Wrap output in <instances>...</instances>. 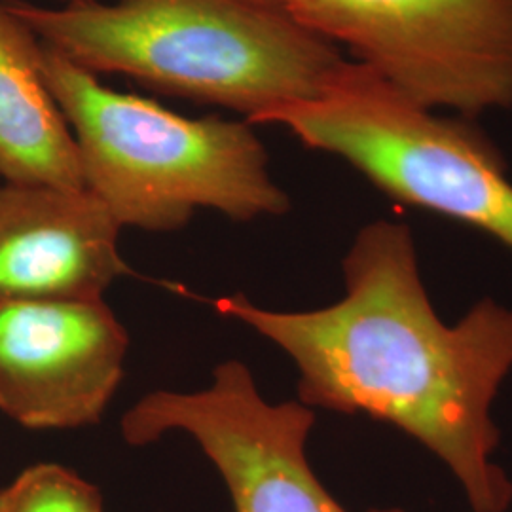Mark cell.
Masks as SVG:
<instances>
[{"label": "cell", "instance_id": "obj_6", "mask_svg": "<svg viewBox=\"0 0 512 512\" xmlns=\"http://www.w3.org/2000/svg\"><path fill=\"white\" fill-rule=\"evenodd\" d=\"M315 410L268 403L249 366L224 361L202 391H154L122 418L129 446L186 433L217 467L236 512H348L321 484L306 456ZM370 512H404L374 509Z\"/></svg>", "mask_w": 512, "mask_h": 512}, {"label": "cell", "instance_id": "obj_8", "mask_svg": "<svg viewBox=\"0 0 512 512\" xmlns=\"http://www.w3.org/2000/svg\"><path fill=\"white\" fill-rule=\"evenodd\" d=\"M120 230L86 188L0 184V302L103 298L131 274Z\"/></svg>", "mask_w": 512, "mask_h": 512}, {"label": "cell", "instance_id": "obj_9", "mask_svg": "<svg viewBox=\"0 0 512 512\" xmlns=\"http://www.w3.org/2000/svg\"><path fill=\"white\" fill-rule=\"evenodd\" d=\"M0 177L86 188L73 131L40 67V40L0 0Z\"/></svg>", "mask_w": 512, "mask_h": 512}, {"label": "cell", "instance_id": "obj_2", "mask_svg": "<svg viewBox=\"0 0 512 512\" xmlns=\"http://www.w3.org/2000/svg\"><path fill=\"white\" fill-rule=\"evenodd\" d=\"M8 4L82 69L236 110L251 126L319 97L348 65L336 44L266 0Z\"/></svg>", "mask_w": 512, "mask_h": 512}, {"label": "cell", "instance_id": "obj_1", "mask_svg": "<svg viewBox=\"0 0 512 512\" xmlns=\"http://www.w3.org/2000/svg\"><path fill=\"white\" fill-rule=\"evenodd\" d=\"M342 270L346 296L327 308L266 310L243 294L213 306L293 359L300 403L397 427L456 476L471 511H509L512 482L492 459L490 412L512 370L511 308L486 298L446 325L403 222L363 226Z\"/></svg>", "mask_w": 512, "mask_h": 512}, {"label": "cell", "instance_id": "obj_12", "mask_svg": "<svg viewBox=\"0 0 512 512\" xmlns=\"http://www.w3.org/2000/svg\"><path fill=\"white\" fill-rule=\"evenodd\" d=\"M67 2H73V0H67Z\"/></svg>", "mask_w": 512, "mask_h": 512}, {"label": "cell", "instance_id": "obj_4", "mask_svg": "<svg viewBox=\"0 0 512 512\" xmlns=\"http://www.w3.org/2000/svg\"><path fill=\"white\" fill-rule=\"evenodd\" d=\"M313 150L342 158L395 202L463 222L512 251V181L467 118L423 109L357 61L319 97L270 114Z\"/></svg>", "mask_w": 512, "mask_h": 512}, {"label": "cell", "instance_id": "obj_7", "mask_svg": "<svg viewBox=\"0 0 512 512\" xmlns=\"http://www.w3.org/2000/svg\"><path fill=\"white\" fill-rule=\"evenodd\" d=\"M129 334L103 298L0 302V412L37 431L99 423Z\"/></svg>", "mask_w": 512, "mask_h": 512}, {"label": "cell", "instance_id": "obj_5", "mask_svg": "<svg viewBox=\"0 0 512 512\" xmlns=\"http://www.w3.org/2000/svg\"><path fill=\"white\" fill-rule=\"evenodd\" d=\"M423 109H512V0H281Z\"/></svg>", "mask_w": 512, "mask_h": 512}, {"label": "cell", "instance_id": "obj_10", "mask_svg": "<svg viewBox=\"0 0 512 512\" xmlns=\"http://www.w3.org/2000/svg\"><path fill=\"white\" fill-rule=\"evenodd\" d=\"M0 512H103V497L73 469L37 463L0 490Z\"/></svg>", "mask_w": 512, "mask_h": 512}, {"label": "cell", "instance_id": "obj_3", "mask_svg": "<svg viewBox=\"0 0 512 512\" xmlns=\"http://www.w3.org/2000/svg\"><path fill=\"white\" fill-rule=\"evenodd\" d=\"M40 67L73 131L86 190L122 228L175 232L200 209L239 222L289 213L247 120L188 118L116 92L46 42Z\"/></svg>", "mask_w": 512, "mask_h": 512}, {"label": "cell", "instance_id": "obj_11", "mask_svg": "<svg viewBox=\"0 0 512 512\" xmlns=\"http://www.w3.org/2000/svg\"><path fill=\"white\" fill-rule=\"evenodd\" d=\"M266 2H275V4H281V0H266Z\"/></svg>", "mask_w": 512, "mask_h": 512}]
</instances>
